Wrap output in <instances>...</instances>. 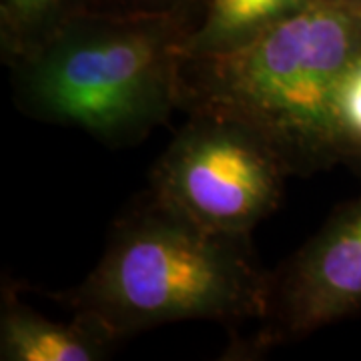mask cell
Returning <instances> with one entry per match:
<instances>
[{"mask_svg": "<svg viewBox=\"0 0 361 361\" xmlns=\"http://www.w3.org/2000/svg\"><path fill=\"white\" fill-rule=\"evenodd\" d=\"M361 54V8L311 0L245 47L185 59L183 106L239 121L287 167L337 159L331 109L341 77Z\"/></svg>", "mask_w": 361, "mask_h": 361, "instance_id": "1", "label": "cell"}, {"mask_svg": "<svg viewBox=\"0 0 361 361\" xmlns=\"http://www.w3.org/2000/svg\"><path fill=\"white\" fill-rule=\"evenodd\" d=\"M191 26L179 14L82 11L14 63L16 99L109 145L141 141L183 106Z\"/></svg>", "mask_w": 361, "mask_h": 361, "instance_id": "2", "label": "cell"}, {"mask_svg": "<svg viewBox=\"0 0 361 361\" xmlns=\"http://www.w3.org/2000/svg\"><path fill=\"white\" fill-rule=\"evenodd\" d=\"M271 285L251 257L249 235L201 227L151 195L116 223L68 303L121 339L165 323L265 317Z\"/></svg>", "mask_w": 361, "mask_h": 361, "instance_id": "3", "label": "cell"}, {"mask_svg": "<svg viewBox=\"0 0 361 361\" xmlns=\"http://www.w3.org/2000/svg\"><path fill=\"white\" fill-rule=\"evenodd\" d=\"M283 157L247 125L193 113L153 169V197L197 225L249 235L281 201Z\"/></svg>", "mask_w": 361, "mask_h": 361, "instance_id": "4", "label": "cell"}, {"mask_svg": "<svg viewBox=\"0 0 361 361\" xmlns=\"http://www.w3.org/2000/svg\"><path fill=\"white\" fill-rule=\"evenodd\" d=\"M361 311V197L341 207L271 285L275 336H303Z\"/></svg>", "mask_w": 361, "mask_h": 361, "instance_id": "5", "label": "cell"}, {"mask_svg": "<svg viewBox=\"0 0 361 361\" xmlns=\"http://www.w3.org/2000/svg\"><path fill=\"white\" fill-rule=\"evenodd\" d=\"M116 339L87 317L61 323L28 310L14 297L4 299L0 315L2 361H97Z\"/></svg>", "mask_w": 361, "mask_h": 361, "instance_id": "6", "label": "cell"}, {"mask_svg": "<svg viewBox=\"0 0 361 361\" xmlns=\"http://www.w3.org/2000/svg\"><path fill=\"white\" fill-rule=\"evenodd\" d=\"M310 2L311 0H201V16L193 23L187 39V56L197 59L237 51Z\"/></svg>", "mask_w": 361, "mask_h": 361, "instance_id": "7", "label": "cell"}, {"mask_svg": "<svg viewBox=\"0 0 361 361\" xmlns=\"http://www.w3.org/2000/svg\"><path fill=\"white\" fill-rule=\"evenodd\" d=\"M82 11H87L82 0H0V49L4 63L13 66L26 59Z\"/></svg>", "mask_w": 361, "mask_h": 361, "instance_id": "8", "label": "cell"}, {"mask_svg": "<svg viewBox=\"0 0 361 361\" xmlns=\"http://www.w3.org/2000/svg\"><path fill=\"white\" fill-rule=\"evenodd\" d=\"M331 125L337 159H361V54L337 85Z\"/></svg>", "mask_w": 361, "mask_h": 361, "instance_id": "9", "label": "cell"}, {"mask_svg": "<svg viewBox=\"0 0 361 361\" xmlns=\"http://www.w3.org/2000/svg\"><path fill=\"white\" fill-rule=\"evenodd\" d=\"M201 0H94L87 11L103 13H149V14H179L187 16L185 8Z\"/></svg>", "mask_w": 361, "mask_h": 361, "instance_id": "10", "label": "cell"}, {"mask_svg": "<svg viewBox=\"0 0 361 361\" xmlns=\"http://www.w3.org/2000/svg\"><path fill=\"white\" fill-rule=\"evenodd\" d=\"M345 2H349V4H353V6L361 8V0H345Z\"/></svg>", "mask_w": 361, "mask_h": 361, "instance_id": "11", "label": "cell"}]
</instances>
